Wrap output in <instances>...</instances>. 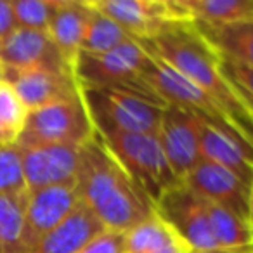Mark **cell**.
I'll return each instance as SVG.
<instances>
[{
  "label": "cell",
  "instance_id": "6da1fadb",
  "mask_svg": "<svg viewBox=\"0 0 253 253\" xmlns=\"http://www.w3.org/2000/svg\"><path fill=\"white\" fill-rule=\"evenodd\" d=\"M137 42L210 95L227 122L253 146V111L225 78L220 54L203 39L194 23H172L153 39Z\"/></svg>",
  "mask_w": 253,
  "mask_h": 253
},
{
  "label": "cell",
  "instance_id": "7a4b0ae2",
  "mask_svg": "<svg viewBox=\"0 0 253 253\" xmlns=\"http://www.w3.org/2000/svg\"><path fill=\"white\" fill-rule=\"evenodd\" d=\"M77 191L82 203L108 231L123 234L155 213L151 201L132 182L97 132L80 148Z\"/></svg>",
  "mask_w": 253,
  "mask_h": 253
},
{
  "label": "cell",
  "instance_id": "3957f363",
  "mask_svg": "<svg viewBox=\"0 0 253 253\" xmlns=\"http://www.w3.org/2000/svg\"><path fill=\"white\" fill-rule=\"evenodd\" d=\"M94 130L109 134H158L165 102L125 88L80 87Z\"/></svg>",
  "mask_w": 253,
  "mask_h": 253
},
{
  "label": "cell",
  "instance_id": "277c9868",
  "mask_svg": "<svg viewBox=\"0 0 253 253\" xmlns=\"http://www.w3.org/2000/svg\"><path fill=\"white\" fill-rule=\"evenodd\" d=\"M142 49L148 54L144 70H142V78L165 104L179 106V108L194 113L205 123L220 130L222 134L232 137L241 146H245L248 151L253 153V146L227 122L222 109L210 95L205 94L200 87H196L193 82L187 80L184 75H180L173 66L165 63L158 54L146 49V47H142Z\"/></svg>",
  "mask_w": 253,
  "mask_h": 253
},
{
  "label": "cell",
  "instance_id": "5b68a950",
  "mask_svg": "<svg viewBox=\"0 0 253 253\" xmlns=\"http://www.w3.org/2000/svg\"><path fill=\"white\" fill-rule=\"evenodd\" d=\"M132 182L146 194L155 208L169 187L180 182L173 175L156 134H109L101 137Z\"/></svg>",
  "mask_w": 253,
  "mask_h": 253
},
{
  "label": "cell",
  "instance_id": "8992f818",
  "mask_svg": "<svg viewBox=\"0 0 253 253\" xmlns=\"http://www.w3.org/2000/svg\"><path fill=\"white\" fill-rule=\"evenodd\" d=\"M148 54L137 40L104 54L80 52L75 61V77L80 87L125 88L160 99L142 78ZM162 101V99H160Z\"/></svg>",
  "mask_w": 253,
  "mask_h": 253
},
{
  "label": "cell",
  "instance_id": "52a82bcc",
  "mask_svg": "<svg viewBox=\"0 0 253 253\" xmlns=\"http://www.w3.org/2000/svg\"><path fill=\"white\" fill-rule=\"evenodd\" d=\"M95 134L82 94L43 106L26 116L18 146H84Z\"/></svg>",
  "mask_w": 253,
  "mask_h": 253
},
{
  "label": "cell",
  "instance_id": "ba28073f",
  "mask_svg": "<svg viewBox=\"0 0 253 253\" xmlns=\"http://www.w3.org/2000/svg\"><path fill=\"white\" fill-rule=\"evenodd\" d=\"M155 213L191 246L193 252L217 250L210 231L205 200L186 182H177L162 194Z\"/></svg>",
  "mask_w": 253,
  "mask_h": 253
},
{
  "label": "cell",
  "instance_id": "9c48e42d",
  "mask_svg": "<svg viewBox=\"0 0 253 253\" xmlns=\"http://www.w3.org/2000/svg\"><path fill=\"white\" fill-rule=\"evenodd\" d=\"M88 4L135 40L153 39L172 23L189 21L179 0H88Z\"/></svg>",
  "mask_w": 253,
  "mask_h": 253
},
{
  "label": "cell",
  "instance_id": "30bf717a",
  "mask_svg": "<svg viewBox=\"0 0 253 253\" xmlns=\"http://www.w3.org/2000/svg\"><path fill=\"white\" fill-rule=\"evenodd\" d=\"M203 120L179 106L167 104L162 113L158 139L173 175L184 180L200 162V125Z\"/></svg>",
  "mask_w": 253,
  "mask_h": 253
},
{
  "label": "cell",
  "instance_id": "8fae6325",
  "mask_svg": "<svg viewBox=\"0 0 253 253\" xmlns=\"http://www.w3.org/2000/svg\"><path fill=\"white\" fill-rule=\"evenodd\" d=\"M82 146H19L28 191L77 184Z\"/></svg>",
  "mask_w": 253,
  "mask_h": 253
},
{
  "label": "cell",
  "instance_id": "7c38bea8",
  "mask_svg": "<svg viewBox=\"0 0 253 253\" xmlns=\"http://www.w3.org/2000/svg\"><path fill=\"white\" fill-rule=\"evenodd\" d=\"M4 80L12 85L28 113L80 95V85L77 82V77L73 71L68 70H50V68L9 70V68H4Z\"/></svg>",
  "mask_w": 253,
  "mask_h": 253
},
{
  "label": "cell",
  "instance_id": "4fadbf2b",
  "mask_svg": "<svg viewBox=\"0 0 253 253\" xmlns=\"http://www.w3.org/2000/svg\"><path fill=\"white\" fill-rule=\"evenodd\" d=\"M77 184L28 191L25 207V241L28 253L47 232L59 225L80 205Z\"/></svg>",
  "mask_w": 253,
  "mask_h": 253
},
{
  "label": "cell",
  "instance_id": "5bb4252c",
  "mask_svg": "<svg viewBox=\"0 0 253 253\" xmlns=\"http://www.w3.org/2000/svg\"><path fill=\"white\" fill-rule=\"evenodd\" d=\"M0 63L9 70L50 68L73 71V68L61 56L49 33L25 28H18L4 42H0Z\"/></svg>",
  "mask_w": 253,
  "mask_h": 253
},
{
  "label": "cell",
  "instance_id": "9a60e30c",
  "mask_svg": "<svg viewBox=\"0 0 253 253\" xmlns=\"http://www.w3.org/2000/svg\"><path fill=\"white\" fill-rule=\"evenodd\" d=\"M182 182H186L203 200L211 201L248 220L250 187L231 172L210 162L200 160Z\"/></svg>",
  "mask_w": 253,
  "mask_h": 253
},
{
  "label": "cell",
  "instance_id": "2e32d148",
  "mask_svg": "<svg viewBox=\"0 0 253 253\" xmlns=\"http://www.w3.org/2000/svg\"><path fill=\"white\" fill-rule=\"evenodd\" d=\"M104 231L101 220L80 203L59 225L47 232L30 253H78Z\"/></svg>",
  "mask_w": 253,
  "mask_h": 253
},
{
  "label": "cell",
  "instance_id": "e0dca14e",
  "mask_svg": "<svg viewBox=\"0 0 253 253\" xmlns=\"http://www.w3.org/2000/svg\"><path fill=\"white\" fill-rule=\"evenodd\" d=\"M200 160L227 170L248 187L253 180V153L205 122L200 125Z\"/></svg>",
  "mask_w": 253,
  "mask_h": 253
},
{
  "label": "cell",
  "instance_id": "ac0fdd59",
  "mask_svg": "<svg viewBox=\"0 0 253 253\" xmlns=\"http://www.w3.org/2000/svg\"><path fill=\"white\" fill-rule=\"evenodd\" d=\"M90 16L92 9L88 2L61 0L59 7L47 30L52 42L56 43L57 50L71 68L75 66V61L82 50Z\"/></svg>",
  "mask_w": 253,
  "mask_h": 253
},
{
  "label": "cell",
  "instance_id": "d6986e66",
  "mask_svg": "<svg viewBox=\"0 0 253 253\" xmlns=\"http://www.w3.org/2000/svg\"><path fill=\"white\" fill-rule=\"evenodd\" d=\"M203 39L225 59L236 61L253 68V21L232 23V25H198Z\"/></svg>",
  "mask_w": 253,
  "mask_h": 253
},
{
  "label": "cell",
  "instance_id": "ffe728a7",
  "mask_svg": "<svg viewBox=\"0 0 253 253\" xmlns=\"http://www.w3.org/2000/svg\"><path fill=\"white\" fill-rule=\"evenodd\" d=\"M189 21L218 26L253 21V0H179Z\"/></svg>",
  "mask_w": 253,
  "mask_h": 253
},
{
  "label": "cell",
  "instance_id": "44dd1931",
  "mask_svg": "<svg viewBox=\"0 0 253 253\" xmlns=\"http://www.w3.org/2000/svg\"><path fill=\"white\" fill-rule=\"evenodd\" d=\"M210 231L218 250L253 248V234L248 220L205 200Z\"/></svg>",
  "mask_w": 253,
  "mask_h": 253
},
{
  "label": "cell",
  "instance_id": "7402d4cb",
  "mask_svg": "<svg viewBox=\"0 0 253 253\" xmlns=\"http://www.w3.org/2000/svg\"><path fill=\"white\" fill-rule=\"evenodd\" d=\"M26 194H0V253H28L25 241Z\"/></svg>",
  "mask_w": 253,
  "mask_h": 253
},
{
  "label": "cell",
  "instance_id": "603a6c76",
  "mask_svg": "<svg viewBox=\"0 0 253 253\" xmlns=\"http://www.w3.org/2000/svg\"><path fill=\"white\" fill-rule=\"evenodd\" d=\"M132 40H135V39L130 33H126L118 23H115L111 18L104 16L102 12L92 9L90 21H88L80 52L104 54V52H109V50L118 49V47L125 45V43H128V42H132Z\"/></svg>",
  "mask_w": 253,
  "mask_h": 253
},
{
  "label": "cell",
  "instance_id": "cb8c5ba5",
  "mask_svg": "<svg viewBox=\"0 0 253 253\" xmlns=\"http://www.w3.org/2000/svg\"><path fill=\"white\" fill-rule=\"evenodd\" d=\"M175 232L156 213L123 232V253H158Z\"/></svg>",
  "mask_w": 253,
  "mask_h": 253
},
{
  "label": "cell",
  "instance_id": "d4e9b609",
  "mask_svg": "<svg viewBox=\"0 0 253 253\" xmlns=\"http://www.w3.org/2000/svg\"><path fill=\"white\" fill-rule=\"evenodd\" d=\"M61 0H12V12L18 28L47 32Z\"/></svg>",
  "mask_w": 253,
  "mask_h": 253
},
{
  "label": "cell",
  "instance_id": "484cf974",
  "mask_svg": "<svg viewBox=\"0 0 253 253\" xmlns=\"http://www.w3.org/2000/svg\"><path fill=\"white\" fill-rule=\"evenodd\" d=\"M21 149L18 144H0V194H26Z\"/></svg>",
  "mask_w": 253,
  "mask_h": 253
},
{
  "label": "cell",
  "instance_id": "4316f807",
  "mask_svg": "<svg viewBox=\"0 0 253 253\" xmlns=\"http://www.w3.org/2000/svg\"><path fill=\"white\" fill-rule=\"evenodd\" d=\"M26 116L28 109L18 97L12 85L5 80H0V122L5 126V130L16 139V142L23 132Z\"/></svg>",
  "mask_w": 253,
  "mask_h": 253
},
{
  "label": "cell",
  "instance_id": "83f0119b",
  "mask_svg": "<svg viewBox=\"0 0 253 253\" xmlns=\"http://www.w3.org/2000/svg\"><path fill=\"white\" fill-rule=\"evenodd\" d=\"M220 63L225 78L231 82V85L238 90L241 99L253 111V68L239 64L236 61L225 59L222 56H220Z\"/></svg>",
  "mask_w": 253,
  "mask_h": 253
},
{
  "label": "cell",
  "instance_id": "f1b7e54d",
  "mask_svg": "<svg viewBox=\"0 0 253 253\" xmlns=\"http://www.w3.org/2000/svg\"><path fill=\"white\" fill-rule=\"evenodd\" d=\"M78 253H123V234L106 229Z\"/></svg>",
  "mask_w": 253,
  "mask_h": 253
},
{
  "label": "cell",
  "instance_id": "f546056e",
  "mask_svg": "<svg viewBox=\"0 0 253 253\" xmlns=\"http://www.w3.org/2000/svg\"><path fill=\"white\" fill-rule=\"evenodd\" d=\"M16 30H18V25H16L11 2L0 0V42H4Z\"/></svg>",
  "mask_w": 253,
  "mask_h": 253
},
{
  "label": "cell",
  "instance_id": "4dcf8cb0",
  "mask_svg": "<svg viewBox=\"0 0 253 253\" xmlns=\"http://www.w3.org/2000/svg\"><path fill=\"white\" fill-rule=\"evenodd\" d=\"M158 253H193V250H191V246L187 245L186 241H182V239L175 234Z\"/></svg>",
  "mask_w": 253,
  "mask_h": 253
},
{
  "label": "cell",
  "instance_id": "1f68e13d",
  "mask_svg": "<svg viewBox=\"0 0 253 253\" xmlns=\"http://www.w3.org/2000/svg\"><path fill=\"white\" fill-rule=\"evenodd\" d=\"M248 224L253 234V180L250 184V194H248Z\"/></svg>",
  "mask_w": 253,
  "mask_h": 253
},
{
  "label": "cell",
  "instance_id": "d6a6232c",
  "mask_svg": "<svg viewBox=\"0 0 253 253\" xmlns=\"http://www.w3.org/2000/svg\"><path fill=\"white\" fill-rule=\"evenodd\" d=\"M0 144H16V139L5 130V126L0 122Z\"/></svg>",
  "mask_w": 253,
  "mask_h": 253
},
{
  "label": "cell",
  "instance_id": "836d02e7",
  "mask_svg": "<svg viewBox=\"0 0 253 253\" xmlns=\"http://www.w3.org/2000/svg\"><path fill=\"white\" fill-rule=\"evenodd\" d=\"M193 253H253V248H239V250H205V252H193Z\"/></svg>",
  "mask_w": 253,
  "mask_h": 253
},
{
  "label": "cell",
  "instance_id": "e575fe53",
  "mask_svg": "<svg viewBox=\"0 0 253 253\" xmlns=\"http://www.w3.org/2000/svg\"><path fill=\"white\" fill-rule=\"evenodd\" d=\"M0 80H4V66L0 63Z\"/></svg>",
  "mask_w": 253,
  "mask_h": 253
}]
</instances>
